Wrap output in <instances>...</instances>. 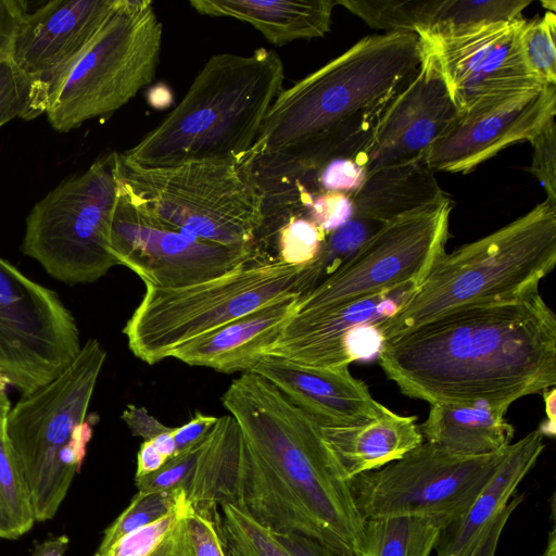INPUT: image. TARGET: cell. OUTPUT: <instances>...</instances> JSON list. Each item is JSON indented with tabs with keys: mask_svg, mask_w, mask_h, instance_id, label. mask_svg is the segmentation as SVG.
<instances>
[{
	"mask_svg": "<svg viewBox=\"0 0 556 556\" xmlns=\"http://www.w3.org/2000/svg\"><path fill=\"white\" fill-rule=\"evenodd\" d=\"M377 358L408 397L509 407L556 386V316L540 293L458 309L386 341Z\"/></svg>",
	"mask_w": 556,
	"mask_h": 556,
	"instance_id": "obj_1",
	"label": "cell"
},
{
	"mask_svg": "<svg viewBox=\"0 0 556 556\" xmlns=\"http://www.w3.org/2000/svg\"><path fill=\"white\" fill-rule=\"evenodd\" d=\"M222 404L244 439L237 507L274 533L359 555L364 520L321 427L252 371L230 382Z\"/></svg>",
	"mask_w": 556,
	"mask_h": 556,
	"instance_id": "obj_2",
	"label": "cell"
},
{
	"mask_svg": "<svg viewBox=\"0 0 556 556\" xmlns=\"http://www.w3.org/2000/svg\"><path fill=\"white\" fill-rule=\"evenodd\" d=\"M421 56L416 34L364 37L292 87L281 89L245 156L291 152L375 125Z\"/></svg>",
	"mask_w": 556,
	"mask_h": 556,
	"instance_id": "obj_3",
	"label": "cell"
},
{
	"mask_svg": "<svg viewBox=\"0 0 556 556\" xmlns=\"http://www.w3.org/2000/svg\"><path fill=\"white\" fill-rule=\"evenodd\" d=\"M283 78L282 60L274 50L214 54L175 109L121 154L146 168L241 161L254 144Z\"/></svg>",
	"mask_w": 556,
	"mask_h": 556,
	"instance_id": "obj_4",
	"label": "cell"
},
{
	"mask_svg": "<svg viewBox=\"0 0 556 556\" xmlns=\"http://www.w3.org/2000/svg\"><path fill=\"white\" fill-rule=\"evenodd\" d=\"M555 264L556 203L545 199L494 232L444 252L379 330L386 342L454 311L526 300Z\"/></svg>",
	"mask_w": 556,
	"mask_h": 556,
	"instance_id": "obj_5",
	"label": "cell"
},
{
	"mask_svg": "<svg viewBox=\"0 0 556 556\" xmlns=\"http://www.w3.org/2000/svg\"><path fill=\"white\" fill-rule=\"evenodd\" d=\"M254 250L247 262L199 283L146 286L144 295L123 329L132 354L154 365L182 344L286 294L303 295L320 281L315 262L291 266Z\"/></svg>",
	"mask_w": 556,
	"mask_h": 556,
	"instance_id": "obj_6",
	"label": "cell"
},
{
	"mask_svg": "<svg viewBox=\"0 0 556 556\" xmlns=\"http://www.w3.org/2000/svg\"><path fill=\"white\" fill-rule=\"evenodd\" d=\"M105 358L101 343L87 340L61 374L9 413L7 437L38 522L55 516L86 457L96 424L87 413Z\"/></svg>",
	"mask_w": 556,
	"mask_h": 556,
	"instance_id": "obj_7",
	"label": "cell"
},
{
	"mask_svg": "<svg viewBox=\"0 0 556 556\" xmlns=\"http://www.w3.org/2000/svg\"><path fill=\"white\" fill-rule=\"evenodd\" d=\"M117 185L154 218L202 241L251 247L261 195L241 161H193L146 168L115 152Z\"/></svg>",
	"mask_w": 556,
	"mask_h": 556,
	"instance_id": "obj_8",
	"label": "cell"
},
{
	"mask_svg": "<svg viewBox=\"0 0 556 556\" xmlns=\"http://www.w3.org/2000/svg\"><path fill=\"white\" fill-rule=\"evenodd\" d=\"M163 26L150 0H114L100 29L51 98V127L67 132L105 117L149 86L156 73Z\"/></svg>",
	"mask_w": 556,
	"mask_h": 556,
	"instance_id": "obj_9",
	"label": "cell"
},
{
	"mask_svg": "<svg viewBox=\"0 0 556 556\" xmlns=\"http://www.w3.org/2000/svg\"><path fill=\"white\" fill-rule=\"evenodd\" d=\"M116 192L112 152L34 205L26 218L23 252L67 285L97 281L119 265L110 251Z\"/></svg>",
	"mask_w": 556,
	"mask_h": 556,
	"instance_id": "obj_10",
	"label": "cell"
},
{
	"mask_svg": "<svg viewBox=\"0 0 556 556\" xmlns=\"http://www.w3.org/2000/svg\"><path fill=\"white\" fill-rule=\"evenodd\" d=\"M507 447L468 456L422 442L402 458L351 479L356 508L363 520L415 515L438 519L447 527L469 509L503 462Z\"/></svg>",
	"mask_w": 556,
	"mask_h": 556,
	"instance_id": "obj_11",
	"label": "cell"
},
{
	"mask_svg": "<svg viewBox=\"0 0 556 556\" xmlns=\"http://www.w3.org/2000/svg\"><path fill=\"white\" fill-rule=\"evenodd\" d=\"M452 200L384 223L330 277L303 294L293 315L311 316L404 287H418L445 252Z\"/></svg>",
	"mask_w": 556,
	"mask_h": 556,
	"instance_id": "obj_12",
	"label": "cell"
},
{
	"mask_svg": "<svg viewBox=\"0 0 556 556\" xmlns=\"http://www.w3.org/2000/svg\"><path fill=\"white\" fill-rule=\"evenodd\" d=\"M80 348L76 321L59 295L0 257V372L9 386L31 394Z\"/></svg>",
	"mask_w": 556,
	"mask_h": 556,
	"instance_id": "obj_13",
	"label": "cell"
},
{
	"mask_svg": "<svg viewBox=\"0 0 556 556\" xmlns=\"http://www.w3.org/2000/svg\"><path fill=\"white\" fill-rule=\"evenodd\" d=\"M523 21L521 17L418 34L424 48L434 56L459 114L546 86L525 62L520 42Z\"/></svg>",
	"mask_w": 556,
	"mask_h": 556,
	"instance_id": "obj_14",
	"label": "cell"
},
{
	"mask_svg": "<svg viewBox=\"0 0 556 556\" xmlns=\"http://www.w3.org/2000/svg\"><path fill=\"white\" fill-rule=\"evenodd\" d=\"M110 251L119 265L154 288L199 283L236 268L255 254L253 245L231 248L211 243L163 224L118 185Z\"/></svg>",
	"mask_w": 556,
	"mask_h": 556,
	"instance_id": "obj_15",
	"label": "cell"
},
{
	"mask_svg": "<svg viewBox=\"0 0 556 556\" xmlns=\"http://www.w3.org/2000/svg\"><path fill=\"white\" fill-rule=\"evenodd\" d=\"M113 3L114 0H52L24 12L9 55L34 83L43 113Z\"/></svg>",
	"mask_w": 556,
	"mask_h": 556,
	"instance_id": "obj_16",
	"label": "cell"
},
{
	"mask_svg": "<svg viewBox=\"0 0 556 556\" xmlns=\"http://www.w3.org/2000/svg\"><path fill=\"white\" fill-rule=\"evenodd\" d=\"M458 115L434 56L422 46L419 66L388 102L374 126L366 148L367 175L425 159Z\"/></svg>",
	"mask_w": 556,
	"mask_h": 556,
	"instance_id": "obj_17",
	"label": "cell"
},
{
	"mask_svg": "<svg viewBox=\"0 0 556 556\" xmlns=\"http://www.w3.org/2000/svg\"><path fill=\"white\" fill-rule=\"evenodd\" d=\"M556 115V85L459 114L425 161L434 172L467 174L511 144L529 141Z\"/></svg>",
	"mask_w": 556,
	"mask_h": 556,
	"instance_id": "obj_18",
	"label": "cell"
},
{
	"mask_svg": "<svg viewBox=\"0 0 556 556\" xmlns=\"http://www.w3.org/2000/svg\"><path fill=\"white\" fill-rule=\"evenodd\" d=\"M540 428L507 447L506 455L469 509L445 527L435 545L437 556H495L505 525L523 495L519 483L544 450Z\"/></svg>",
	"mask_w": 556,
	"mask_h": 556,
	"instance_id": "obj_19",
	"label": "cell"
},
{
	"mask_svg": "<svg viewBox=\"0 0 556 556\" xmlns=\"http://www.w3.org/2000/svg\"><path fill=\"white\" fill-rule=\"evenodd\" d=\"M251 371L273 383L321 428L362 424L386 408L349 367H311L264 355Z\"/></svg>",
	"mask_w": 556,
	"mask_h": 556,
	"instance_id": "obj_20",
	"label": "cell"
},
{
	"mask_svg": "<svg viewBox=\"0 0 556 556\" xmlns=\"http://www.w3.org/2000/svg\"><path fill=\"white\" fill-rule=\"evenodd\" d=\"M416 288L384 291L316 315H292L266 355L311 367H349L351 332L361 325H380L393 316Z\"/></svg>",
	"mask_w": 556,
	"mask_h": 556,
	"instance_id": "obj_21",
	"label": "cell"
},
{
	"mask_svg": "<svg viewBox=\"0 0 556 556\" xmlns=\"http://www.w3.org/2000/svg\"><path fill=\"white\" fill-rule=\"evenodd\" d=\"M302 296L292 292L177 348L170 357L230 374L251 371L276 342Z\"/></svg>",
	"mask_w": 556,
	"mask_h": 556,
	"instance_id": "obj_22",
	"label": "cell"
},
{
	"mask_svg": "<svg viewBox=\"0 0 556 556\" xmlns=\"http://www.w3.org/2000/svg\"><path fill=\"white\" fill-rule=\"evenodd\" d=\"M321 429L349 481L402 458L424 442L416 416L388 407L362 424Z\"/></svg>",
	"mask_w": 556,
	"mask_h": 556,
	"instance_id": "obj_23",
	"label": "cell"
},
{
	"mask_svg": "<svg viewBox=\"0 0 556 556\" xmlns=\"http://www.w3.org/2000/svg\"><path fill=\"white\" fill-rule=\"evenodd\" d=\"M200 14L249 23L275 46L325 36L333 0H191Z\"/></svg>",
	"mask_w": 556,
	"mask_h": 556,
	"instance_id": "obj_24",
	"label": "cell"
},
{
	"mask_svg": "<svg viewBox=\"0 0 556 556\" xmlns=\"http://www.w3.org/2000/svg\"><path fill=\"white\" fill-rule=\"evenodd\" d=\"M243 454L244 439L235 418L218 417L198 446L184 490L197 514L210 516L226 503L238 506Z\"/></svg>",
	"mask_w": 556,
	"mask_h": 556,
	"instance_id": "obj_25",
	"label": "cell"
},
{
	"mask_svg": "<svg viewBox=\"0 0 556 556\" xmlns=\"http://www.w3.org/2000/svg\"><path fill=\"white\" fill-rule=\"evenodd\" d=\"M425 159L368 174L352 194L354 216L384 224L451 200Z\"/></svg>",
	"mask_w": 556,
	"mask_h": 556,
	"instance_id": "obj_26",
	"label": "cell"
},
{
	"mask_svg": "<svg viewBox=\"0 0 556 556\" xmlns=\"http://www.w3.org/2000/svg\"><path fill=\"white\" fill-rule=\"evenodd\" d=\"M507 409L480 402L435 403L419 430L426 443L456 454H494L511 444L514 427L505 419Z\"/></svg>",
	"mask_w": 556,
	"mask_h": 556,
	"instance_id": "obj_27",
	"label": "cell"
},
{
	"mask_svg": "<svg viewBox=\"0 0 556 556\" xmlns=\"http://www.w3.org/2000/svg\"><path fill=\"white\" fill-rule=\"evenodd\" d=\"M445 527L415 515L365 519L359 556H430Z\"/></svg>",
	"mask_w": 556,
	"mask_h": 556,
	"instance_id": "obj_28",
	"label": "cell"
},
{
	"mask_svg": "<svg viewBox=\"0 0 556 556\" xmlns=\"http://www.w3.org/2000/svg\"><path fill=\"white\" fill-rule=\"evenodd\" d=\"M187 501L157 521L119 539L93 556H197L189 529L193 511Z\"/></svg>",
	"mask_w": 556,
	"mask_h": 556,
	"instance_id": "obj_29",
	"label": "cell"
},
{
	"mask_svg": "<svg viewBox=\"0 0 556 556\" xmlns=\"http://www.w3.org/2000/svg\"><path fill=\"white\" fill-rule=\"evenodd\" d=\"M439 0H338L369 27L384 33H412L418 35L428 30Z\"/></svg>",
	"mask_w": 556,
	"mask_h": 556,
	"instance_id": "obj_30",
	"label": "cell"
},
{
	"mask_svg": "<svg viewBox=\"0 0 556 556\" xmlns=\"http://www.w3.org/2000/svg\"><path fill=\"white\" fill-rule=\"evenodd\" d=\"M531 3V0H439L428 30L514 21L521 18V13Z\"/></svg>",
	"mask_w": 556,
	"mask_h": 556,
	"instance_id": "obj_31",
	"label": "cell"
},
{
	"mask_svg": "<svg viewBox=\"0 0 556 556\" xmlns=\"http://www.w3.org/2000/svg\"><path fill=\"white\" fill-rule=\"evenodd\" d=\"M187 502L184 490L141 493L138 492L130 504L104 531L98 551H104L123 536L157 521Z\"/></svg>",
	"mask_w": 556,
	"mask_h": 556,
	"instance_id": "obj_32",
	"label": "cell"
},
{
	"mask_svg": "<svg viewBox=\"0 0 556 556\" xmlns=\"http://www.w3.org/2000/svg\"><path fill=\"white\" fill-rule=\"evenodd\" d=\"M223 528L231 556H291L266 527L232 504H223Z\"/></svg>",
	"mask_w": 556,
	"mask_h": 556,
	"instance_id": "obj_33",
	"label": "cell"
},
{
	"mask_svg": "<svg viewBox=\"0 0 556 556\" xmlns=\"http://www.w3.org/2000/svg\"><path fill=\"white\" fill-rule=\"evenodd\" d=\"M556 15L547 10L542 16L525 20L520 33L521 50L530 72L543 85H556Z\"/></svg>",
	"mask_w": 556,
	"mask_h": 556,
	"instance_id": "obj_34",
	"label": "cell"
},
{
	"mask_svg": "<svg viewBox=\"0 0 556 556\" xmlns=\"http://www.w3.org/2000/svg\"><path fill=\"white\" fill-rule=\"evenodd\" d=\"M5 424L0 426V500L23 535L36 519L27 483L7 437Z\"/></svg>",
	"mask_w": 556,
	"mask_h": 556,
	"instance_id": "obj_35",
	"label": "cell"
},
{
	"mask_svg": "<svg viewBox=\"0 0 556 556\" xmlns=\"http://www.w3.org/2000/svg\"><path fill=\"white\" fill-rule=\"evenodd\" d=\"M43 112L34 83L13 63L0 60V126L15 117L33 119Z\"/></svg>",
	"mask_w": 556,
	"mask_h": 556,
	"instance_id": "obj_36",
	"label": "cell"
},
{
	"mask_svg": "<svg viewBox=\"0 0 556 556\" xmlns=\"http://www.w3.org/2000/svg\"><path fill=\"white\" fill-rule=\"evenodd\" d=\"M199 444L190 451L168 458L156 471L135 477L138 492L154 493L172 490H185L192 471Z\"/></svg>",
	"mask_w": 556,
	"mask_h": 556,
	"instance_id": "obj_37",
	"label": "cell"
},
{
	"mask_svg": "<svg viewBox=\"0 0 556 556\" xmlns=\"http://www.w3.org/2000/svg\"><path fill=\"white\" fill-rule=\"evenodd\" d=\"M533 148L529 172L541 182L549 201L556 203V125L551 121L530 140Z\"/></svg>",
	"mask_w": 556,
	"mask_h": 556,
	"instance_id": "obj_38",
	"label": "cell"
},
{
	"mask_svg": "<svg viewBox=\"0 0 556 556\" xmlns=\"http://www.w3.org/2000/svg\"><path fill=\"white\" fill-rule=\"evenodd\" d=\"M188 522L197 556H231L218 510L210 516L193 510Z\"/></svg>",
	"mask_w": 556,
	"mask_h": 556,
	"instance_id": "obj_39",
	"label": "cell"
},
{
	"mask_svg": "<svg viewBox=\"0 0 556 556\" xmlns=\"http://www.w3.org/2000/svg\"><path fill=\"white\" fill-rule=\"evenodd\" d=\"M274 534L291 556H359L353 551L337 548L298 533Z\"/></svg>",
	"mask_w": 556,
	"mask_h": 556,
	"instance_id": "obj_40",
	"label": "cell"
},
{
	"mask_svg": "<svg viewBox=\"0 0 556 556\" xmlns=\"http://www.w3.org/2000/svg\"><path fill=\"white\" fill-rule=\"evenodd\" d=\"M217 417L197 412L184 426L175 428V455L190 451L202 442L216 422Z\"/></svg>",
	"mask_w": 556,
	"mask_h": 556,
	"instance_id": "obj_41",
	"label": "cell"
},
{
	"mask_svg": "<svg viewBox=\"0 0 556 556\" xmlns=\"http://www.w3.org/2000/svg\"><path fill=\"white\" fill-rule=\"evenodd\" d=\"M122 419L125 421L132 435L140 437L144 441L152 440L159 434L172 429L157 420L146 407L132 404H129L123 410Z\"/></svg>",
	"mask_w": 556,
	"mask_h": 556,
	"instance_id": "obj_42",
	"label": "cell"
},
{
	"mask_svg": "<svg viewBox=\"0 0 556 556\" xmlns=\"http://www.w3.org/2000/svg\"><path fill=\"white\" fill-rule=\"evenodd\" d=\"M21 0H0V60L10 54L17 25L26 11Z\"/></svg>",
	"mask_w": 556,
	"mask_h": 556,
	"instance_id": "obj_43",
	"label": "cell"
},
{
	"mask_svg": "<svg viewBox=\"0 0 556 556\" xmlns=\"http://www.w3.org/2000/svg\"><path fill=\"white\" fill-rule=\"evenodd\" d=\"M166 459L156 451L151 440L143 441L137 455L135 477H141L159 470Z\"/></svg>",
	"mask_w": 556,
	"mask_h": 556,
	"instance_id": "obj_44",
	"label": "cell"
},
{
	"mask_svg": "<svg viewBox=\"0 0 556 556\" xmlns=\"http://www.w3.org/2000/svg\"><path fill=\"white\" fill-rule=\"evenodd\" d=\"M70 539L66 535L49 538L37 543L33 551V556H64Z\"/></svg>",
	"mask_w": 556,
	"mask_h": 556,
	"instance_id": "obj_45",
	"label": "cell"
},
{
	"mask_svg": "<svg viewBox=\"0 0 556 556\" xmlns=\"http://www.w3.org/2000/svg\"><path fill=\"white\" fill-rule=\"evenodd\" d=\"M545 403V414L547 421L542 424L539 428L545 435H554L556 429V389L551 388L542 393Z\"/></svg>",
	"mask_w": 556,
	"mask_h": 556,
	"instance_id": "obj_46",
	"label": "cell"
},
{
	"mask_svg": "<svg viewBox=\"0 0 556 556\" xmlns=\"http://www.w3.org/2000/svg\"><path fill=\"white\" fill-rule=\"evenodd\" d=\"M175 428H172L169 431L163 432L152 439V443L156 451L167 460L173 457L175 454V439H174Z\"/></svg>",
	"mask_w": 556,
	"mask_h": 556,
	"instance_id": "obj_47",
	"label": "cell"
},
{
	"mask_svg": "<svg viewBox=\"0 0 556 556\" xmlns=\"http://www.w3.org/2000/svg\"><path fill=\"white\" fill-rule=\"evenodd\" d=\"M21 534L0 500V538L17 539Z\"/></svg>",
	"mask_w": 556,
	"mask_h": 556,
	"instance_id": "obj_48",
	"label": "cell"
},
{
	"mask_svg": "<svg viewBox=\"0 0 556 556\" xmlns=\"http://www.w3.org/2000/svg\"><path fill=\"white\" fill-rule=\"evenodd\" d=\"M11 408L12 406L7 394V389H0V426L7 422Z\"/></svg>",
	"mask_w": 556,
	"mask_h": 556,
	"instance_id": "obj_49",
	"label": "cell"
},
{
	"mask_svg": "<svg viewBox=\"0 0 556 556\" xmlns=\"http://www.w3.org/2000/svg\"><path fill=\"white\" fill-rule=\"evenodd\" d=\"M542 556H556V531L554 528L548 533L547 545Z\"/></svg>",
	"mask_w": 556,
	"mask_h": 556,
	"instance_id": "obj_50",
	"label": "cell"
},
{
	"mask_svg": "<svg viewBox=\"0 0 556 556\" xmlns=\"http://www.w3.org/2000/svg\"><path fill=\"white\" fill-rule=\"evenodd\" d=\"M9 386L8 380L3 377V375L0 372V389H7Z\"/></svg>",
	"mask_w": 556,
	"mask_h": 556,
	"instance_id": "obj_51",
	"label": "cell"
}]
</instances>
